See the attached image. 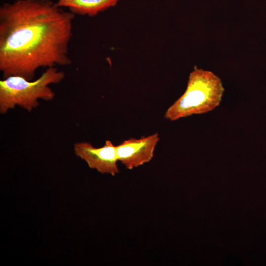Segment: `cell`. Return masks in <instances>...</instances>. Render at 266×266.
<instances>
[{
    "label": "cell",
    "instance_id": "5",
    "mask_svg": "<svg viewBox=\"0 0 266 266\" xmlns=\"http://www.w3.org/2000/svg\"><path fill=\"white\" fill-rule=\"evenodd\" d=\"M160 139L155 133L139 138H132L116 146L118 161L129 169L149 162L154 156L155 147Z\"/></svg>",
    "mask_w": 266,
    "mask_h": 266
},
{
    "label": "cell",
    "instance_id": "3",
    "mask_svg": "<svg viewBox=\"0 0 266 266\" xmlns=\"http://www.w3.org/2000/svg\"><path fill=\"white\" fill-rule=\"evenodd\" d=\"M65 77L64 72L52 67L34 80L19 76L3 78L0 81V114H5L16 105L31 112L38 106L39 100H52L55 94L49 85L60 83Z\"/></svg>",
    "mask_w": 266,
    "mask_h": 266
},
{
    "label": "cell",
    "instance_id": "2",
    "mask_svg": "<svg viewBox=\"0 0 266 266\" xmlns=\"http://www.w3.org/2000/svg\"><path fill=\"white\" fill-rule=\"evenodd\" d=\"M224 88L220 78L213 72L195 67L190 74L186 91L166 111L170 121L208 113L218 107Z\"/></svg>",
    "mask_w": 266,
    "mask_h": 266
},
{
    "label": "cell",
    "instance_id": "1",
    "mask_svg": "<svg viewBox=\"0 0 266 266\" xmlns=\"http://www.w3.org/2000/svg\"><path fill=\"white\" fill-rule=\"evenodd\" d=\"M75 14L51 0H16L0 7V71L33 80L40 67L71 64Z\"/></svg>",
    "mask_w": 266,
    "mask_h": 266
},
{
    "label": "cell",
    "instance_id": "4",
    "mask_svg": "<svg viewBox=\"0 0 266 266\" xmlns=\"http://www.w3.org/2000/svg\"><path fill=\"white\" fill-rule=\"evenodd\" d=\"M75 155L84 160L88 166L102 174L115 176L119 173L116 146L109 140L101 147H95L87 142L74 145Z\"/></svg>",
    "mask_w": 266,
    "mask_h": 266
},
{
    "label": "cell",
    "instance_id": "6",
    "mask_svg": "<svg viewBox=\"0 0 266 266\" xmlns=\"http://www.w3.org/2000/svg\"><path fill=\"white\" fill-rule=\"evenodd\" d=\"M119 0H58L57 4L74 14L94 16L116 5Z\"/></svg>",
    "mask_w": 266,
    "mask_h": 266
}]
</instances>
